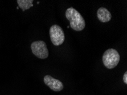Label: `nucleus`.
<instances>
[{
    "mask_svg": "<svg viewBox=\"0 0 127 95\" xmlns=\"http://www.w3.org/2000/svg\"><path fill=\"white\" fill-rule=\"evenodd\" d=\"M66 18L70 21L71 28L76 32H80L86 26V22L80 13L73 7H69L66 11Z\"/></svg>",
    "mask_w": 127,
    "mask_h": 95,
    "instance_id": "1",
    "label": "nucleus"
},
{
    "mask_svg": "<svg viewBox=\"0 0 127 95\" xmlns=\"http://www.w3.org/2000/svg\"><path fill=\"white\" fill-rule=\"evenodd\" d=\"M120 57L119 52L114 48H109L104 52L103 55V63L108 69L116 67L119 63Z\"/></svg>",
    "mask_w": 127,
    "mask_h": 95,
    "instance_id": "2",
    "label": "nucleus"
},
{
    "mask_svg": "<svg viewBox=\"0 0 127 95\" xmlns=\"http://www.w3.org/2000/svg\"><path fill=\"white\" fill-rule=\"evenodd\" d=\"M50 36L52 43L54 46H58L63 43L65 35L63 29L57 25H54L50 29Z\"/></svg>",
    "mask_w": 127,
    "mask_h": 95,
    "instance_id": "3",
    "label": "nucleus"
},
{
    "mask_svg": "<svg viewBox=\"0 0 127 95\" xmlns=\"http://www.w3.org/2000/svg\"><path fill=\"white\" fill-rule=\"evenodd\" d=\"M32 54L39 59H44L49 57V50L46 43L42 40L33 42L31 44Z\"/></svg>",
    "mask_w": 127,
    "mask_h": 95,
    "instance_id": "4",
    "label": "nucleus"
},
{
    "mask_svg": "<svg viewBox=\"0 0 127 95\" xmlns=\"http://www.w3.org/2000/svg\"><path fill=\"white\" fill-rule=\"evenodd\" d=\"M44 83L51 90L55 92H60L64 88L63 83L58 79H55L50 75H47L43 79Z\"/></svg>",
    "mask_w": 127,
    "mask_h": 95,
    "instance_id": "5",
    "label": "nucleus"
},
{
    "mask_svg": "<svg viewBox=\"0 0 127 95\" xmlns=\"http://www.w3.org/2000/svg\"><path fill=\"white\" fill-rule=\"evenodd\" d=\"M97 17L98 19L103 23L109 22L112 18V15L109 11L104 7H100L97 10Z\"/></svg>",
    "mask_w": 127,
    "mask_h": 95,
    "instance_id": "6",
    "label": "nucleus"
},
{
    "mask_svg": "<svg viewBox=\"0 0 127 95\" xmlns=\"http://www.w3.org/2000/svg\"><path fill=\"white\" fill-rule=\"evenodd\" d=\"M17 2L19 5V7L22 9L23 11H25L26 10H28L33 6L32 0H18Z\"/></svg>",
    "mask_w": 127,
    "mask_h": 95,
    "instance_id": "7",
    "label": "nucleus"
},
{
    "mask_svg": "<svg viewBox=\"0 0 127 95\" xmlns=\"http://www.w3.org/2000/svg\"><path fill=\"white\" fill-rule=\"evenodd\" d=\"M123 81L126 84H127V71H126L123 76Z\"/></svg>",
    "mask_w": 127,
    "mask_h": 95,
    "instance_id": "8",
    "label": "nucleus"
}]
</instances>
